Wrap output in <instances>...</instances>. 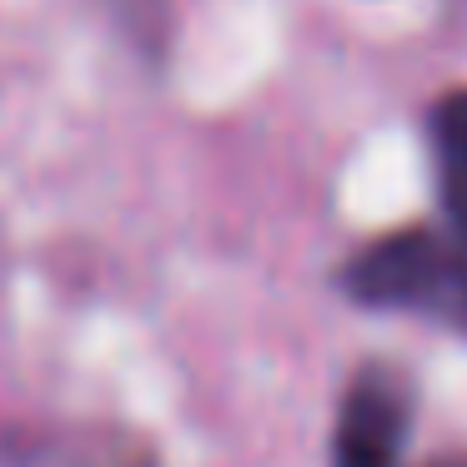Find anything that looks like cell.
Listing matches in <instances>:
<instances>
[{
  "mask_svg": "<svg viewBox=\"0 0 467 467\" xmlns=\"http://www.w3.org/2000/svg\"><path fill=\"white\" fill-rule=\"evenodd\" d=\"M427 467H467V452H452V457H432Z\"/></svg>",
  "mask_w": 467,
  "mask_h": 467,
  "instance_id": "obj_6",
  "label": "cell"
},
{
  "mask_svg": "<svg viewBox=\"0 0 467 467\" xmlns=\"http://www.w3.org/2000/svg\"><path fill=\"white\" fill-rule=\"evenodd\" d=\"M116 5V21L126 26V36H131L141 51L161 56L166 46V0H111Z\"/></svg>",
  "mask_w": 467,
  "mask_h": 467,
  "instance_id": "obj_4",
  "label": "cell"
},
{
  "mask_svg": "<svg viewBox=\"0 0 467 467\" xmlns=\"http://www.w3.org/2000/svg\"><path fill=\"white\" fill-rule=\"evenodd\" d=\"M337 286L367 312H412L467 332V242L447 226L377 236L342 262Z\"/></svg>",
  "mask_w": 467,
  "mask_h": 467,
  "instance_id": "obj_1",
  "label": "cell"
},
{
  "mask_svg": "<svg viewBox=\"0 0 467 467\" xmlns=\"http://www.w3.org/2000/svg\"><path fill=\"white\" fill-rule=\"evenodd\" d=\"M427 136H432L437 196H442V212H447V232L467 242V86L437 96Z\"/></svg>",
  "mask_w": 467,
  "mask_h": 467,
  "instance_id": "obj_3",
  "label": "cell"
},
{
  "mask_svg": "<svg viewBox=\"0 0 467 467\" xmlns=\"http://www.w3.org/2000/svg\"><path fill=\"white\" fill-rule=\"evenodd\" d=\"M106 467H156V457H151V447L126 442V447H116V452L106 457Z\"/></svg>",
  "mask_w": 467,
  "mask_h": 467,
  "instance_id": "obj_5",
  "label": "cell"
},
{
  "mask_svg": "<svg viewBox=\"0 0 467 467\" xmlns=\"http://www.w3.org/2000/svg\"><path fill=\"white\" fill-rule=\"evenodd\" d=\"M417 392L392 362H367L347 377L332 422V467H402Z\"/></svg>",
  "mask_w": 467,
  "mask_h": 467,
  "instance_id": "obj_2",
  "label": "cell"
}]
</instances>
